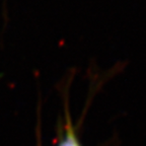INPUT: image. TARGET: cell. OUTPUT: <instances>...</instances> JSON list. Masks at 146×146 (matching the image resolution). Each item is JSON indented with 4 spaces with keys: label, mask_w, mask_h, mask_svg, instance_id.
Masks as SVG:
<instances>
[{
    "label": "cell",
    "mask_w": 146,
    "mask_h": 146,
    "mask_svg": "<svg viewBox=\"0 0 146 146\" xmlns=\"http://www.w3.org/2000/svg\"><path fill=\"white\" fill-rule=\"evenodd\" d=\"M71 83V82H70ZM70 83L68 85H64L62 91H63V98H64V106H65V114H66V126H65V133H64L63 138L59 142L58 146H81L79 143L76 133L74 131V127L71 124L70 116H69L68 111V89L70 87Z\"/></svg>",
    "instance_id": "6da1fadb"
}]
</instances>
